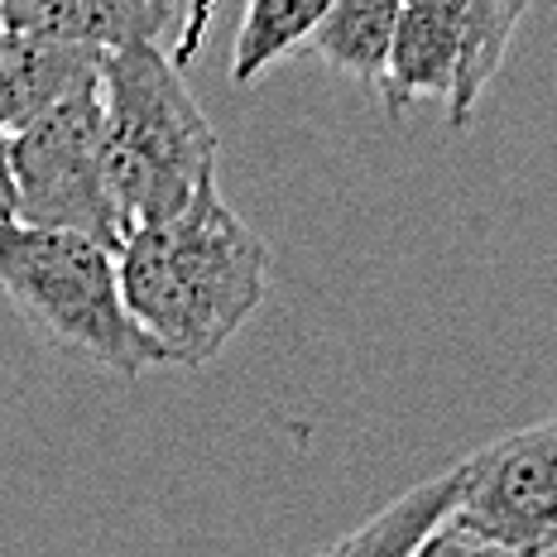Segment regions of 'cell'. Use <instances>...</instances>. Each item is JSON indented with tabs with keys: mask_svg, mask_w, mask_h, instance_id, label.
Returning a JSON list of instances; mask_svg holds the SVG:
<instances>
[{
	"mask_svg": "<svg viewBox=\"0 0 557 557\" xmlns=\"http://www.w3.org/2000/svg\"><path fill=\"white\" fill-rule=\"evenodd\" d=\"M131 318L169 366H212L270 294V246L236 216L216 178L115 250Z\"/></svg>",
	"mask_w": 557,
	"mask_h": 557,
	"instance_id": "6da1fadb",
	"label": "cell"
},
{
	"mask_svg": "<svg viewBox=\"0 0 557 557\" xmlns=\"http://www.w3.org/2000/svg\"><path fill=\"white\" fill-rule=\"evenodd\" d=\"M101 159L125 231L178 212L216 178V131L159 39L101 53Z\"/></svg>",
	"mask_w": 557,
	"mask_h": 557,
	"instance_id": "7a4b0ae2",
	"label": "cell"
},
{
	"mask_svg": "<svg viewBox=\"0 0 557 557\" xmlns=\"http://www.w3.org/2000/svg\"><path fill=\"white\" fill-rule=\"evenodd\" d=\"M0 294L49 346L87 356L121 380L169 366L159 342L125 308L115 250L58 226L0 222Z\"/></svg>",
	"mask_w": 557,
	"mask_h": 557,
	"instance_id": "3957f363",
	"label": "cell"
},
{
	"mask_svg": "<svg viewBox=\"0 0 557 557\" xmlns=\"http://www.w3.org/2000/svg\"><path fill=\"white\" fill-rule=\"evenodd\" d=\"M529 5L533 0H404L380 87L389 121H399L413 101L443 97L447 125L467 131Z\"/></svg>",
	"mask_w": 557,
	"mask_h": 557,
	"instance_id": "277c9868",
	"label": "cell"
},
{
	"mask_svg": "<svg viewBox=\"0 0 557 557\" xmlns=\"http://www.w3.org/2000/svg\"><path fill=\"white\" fill-rule=\"evenodd\" d=\"M10 188H15V222L77 231L107 250L125 246L131 231L111 197L101 159L97 83L67 91L10 135Z\"/></svg>",
	"mask_w": 557,
	"mask_h": 557,
	"instance_id": "5b68a950",
	"label": "cell"
},
{
	"mask_svg": "<svg viewBox=\"0 0 557 557\" xmlns=\"http://www.w3.org/2000/svg\"><path fill=\"white\" fill-rule=\"evenodd\" d=\"M451 475V519L524 557L557 553V413L475 447Z\"/></svg>",
	"mask_w": 557,
	"mask_h": 557,
	"instance_id": "8992f818",
	"label": "cell"
},
{
	"mask_svg": "<svg viewBox=\"0 0 557 557\" xmlns=\"http://www.w3.org/2000/svg\"><path fill=\"white\" fill-rule=\"evenodd\" d=\"M101 53L107 49L34 39V34L0 25V131L15 135L39 111L63 101L67 91L97 83Z\"/></svg>",
	"mask_w": 557,
	"mask_h": 557,
	"instance_id": "52a82bcc",
	"label": "cell"
},
{
	"mask_svg": "<svg viewBox=\"0 0 557 557\" xmlns=\"http://www.w3.org/2000/svg\"><path fill=\"white\" fill-rule=\"evenodd\" d=\"M0 25L87 49H131L159 39L169 15L154 0H0Z\"/></svg>",
	"mask_w": 557,
	"mask_h": 557,
	"instance_id": "ba28073f",
	"label": "cell"
},
{
	"mask_svg": "<svg viewBox=\"0 0 557 557\" xmlns=\"http://www.w3.org/2000/svg\"><path fill=\"white\" fill-rule=\"evenodd\" d=\"M404 0H332L327 15L318 20L308 49L332 67V73L351 77L370 97L385 87V67L394 49V29H399Z\"/></svg>",
	"mask_w": 557,
	"mask_h": 557,
	"instance_id": "9c48e42d",
	"label": "cell"
},
{
	"mask_svg": "<svg viewBox=\"0 0 557 557\" xmlns=\"http://www.w3.org/2000/svg\"><path fill=\"white\" fill-rule=\"evenodd\" d=\"M451 500H457V475L451 471L428 475V481L409 485L404 495H394L361 529H351L346 539H336L332 548H322L318 557H409L413 543L443 515H451Z\"/></svg>",
	"mask_w": 557,
	"mask_h": 557,
	"instance_id": "30bf717a",
	"label": "cell"
},
{
	"mask_svg": "<svg viewBox=\"0 0 557 557\" xmlns=\"http://www.w3.org/2000/svg\"><path fill=\"white\" fill-rule=\"evenodd\" d=\"M327 5L332 0H246L236 44H231V83L250 87L274 63L308 49L312 29L327 15Z\"/></svg>",
	"mask_w": 557,
	"mask_h": 557,
	"instance_id": "8fae6325",
	"label": "cell"
},
{
	"mask_svg": "<svg viewBox=\"0 0 557 557\" xmlns=\"http://www.w3.org/2000/svg\"><path fill=\"white\" fill-rule=\"evenodd\" d=\"M409 557H524V553L505 548V543L485 539V533H475L471 524H461V519L443 515L423 539L413 543Z\"/></svg>",
	"mask_w": 557,
	"mask_h": 557,
	"instance_id": "7c38bea8",
	"label": "cell"
},
{
	"mask_svg": "<svg viewBox=\"0 0 557 557\" xmlns=\"http://www.w3.org/2000/svg\"><path fill=\"white\" fill-rule=\"evenodd\" d=\"M15 216V188H10V135L0 131V222Z\"/></svg>",
	"mask_w": 557,
	"mask_h": 557,
	"instance_id": "4fadbf2b",
	"label": "cell"
},
{
	"mask_svg": "<svg viewBox=\"0 0 557 557\" xmlns=\"http://www.w3.org/2000/svg\"><path fill=\"white\" fill-rule=\"evenodd\" d=\"M154 5H159V10H164V15H169V25H173V20H178V15H183V5H188V0H154Z\"/></svg>",
	"mask_w": 557,
	"mask_h": 557,
	"instance_id": "5bb4252c",
	"label": "cell"
}]
</instances>
